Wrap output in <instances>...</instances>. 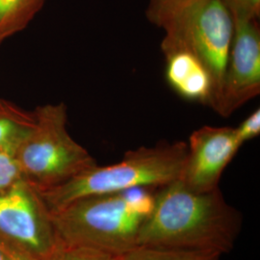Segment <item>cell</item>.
<instances>
[{
  "instance_id": "obj_4",
  "label": "cell",
  "mask_w": 260,
  "mask_h": 260,
  "mask_svg": "<svg viewBox=\"0 0 260 260\" xmlns=\"http://www.w3.org/2000/svg\"><path fill=\"white\" fill-rule=\"evenodd\" d=\"M33 112L35 125L15 152L22 179L45 191L98 165L68 132L64 103L47 104Z\"/></svg>"
},
{
  "instance_id": "obj_17",
  "label": "cell",
  "mask_w": 260,
  "mask_h": 260,
  "mask_svg": "<svg viewBox=\"0 0 260 260\" xmlns=\"http://www.w3.org/2000/svg\"><path fill=\"white\" fill-rule=\"evenodd\" d=\"M236 134L242 145L250 140L254 139L260 134V109L251 113L241 123L235 127Z\"/></svg>"
},
{
  "instance_id": "obj_8",
  "label": "cell",
  "mask_w": 260,
  "mask_h": 260,
  "mask_svg": "<svg viewBox=\"0 0 260 260\" xmlns=\"http://www.w3.org/2000/svg\"><path fill=\"white\" fill-rule=\"evenodd\" d=\"M241 147L235 127L205 125L195 130L187 143L180 180L195 192L218 189L223 171Z\"/></svg>"
},
{
  "instance_id": "obj_6",
  "label": "cell",
  "mask_w": 260,
  "mask_h": 260,
  "mask_svg": "<svg viewBox=\"0 0 260 260\" xmlns=\"http://www.w3.org/2000/svg\"><path fill=\"white\" fill-rule=\"evenodd\" d=\"M0 238L36 260L45 258L59 242L47 205L24 179L0 192Z\"/></svg>"
},
{
  "instance_id": "obj_3",
  "label": "cell",
  "mask_w": 260,
  "mask_h": 260,
  "mask_svg": "<svg viewBox=\"0 0 260 260\" xmlns=\"http://www.w3.org/2000/svg\"><path fill=\"white\" fill-rule=\"evenodd\" d=\"M187 143H161L127 151L120 162L95 165L60 185L39 191L49 212L75 201L127 191L133 188H159L180 179Z\"/></svg>"
},
{
  "instance_id": "obj_12",
  "label": "cell",
  "mask_w": 260,
  "mask_h": 260,
  "mask_svg": "<svg viewBox=\"0 0 260 260\" xmlns=\"http://www.w3.org/2000/svg\"><path fill=\"white\" fill-rule=\"evenodd\" d=\"M220 257L218 253L206 251L137 247L121 255V260H220Z\"/></svg>"
},
{
  "instance_id": "obj_9",
  "label": "cell",
  "mask_w": 260,
  "mask_h": 260,
  "mask_svg": "<svg viewBox=\"0 0 260 260\" xmlns=\"http://www.w3.org/2000/svg\"><path fill=\"white\" fill-rule=\"evenodd\" d=\"M165 56V77L176 93L190 102L212 107L215 98L212 76L204 64L189 51L177 49Z\"/></svg>"
},
{
  "instance_id": "obj_7",
  "label": "cell",
  "mask_w": 260,
  "mask_h": 260,
  "mask_svg": "<svg viewBox=\"0 0 260 260\" xmlns=\"http://www.w3.org/2000/svg\"><path fill=\"white\" fill-rule=\"evenodd\" d=\"M234 19V33L221 92L214 110L229 117L260 93L258 19Z\"/></svg>"
},
{
  "instance_id": "obj_16",
  "label": "cell",
  "mask_w": 260,
  "mask_h": 260,
  "mask_svg": "<svg viewBox=\"0 0 260 260\" xmlns=\"http://www.w3.org/2000/svg\"><path fill=\"white\" fill-rule=\"evenodd\" d=\"M233 19H259L260 0H221Z\"/></svg>"
},
{
  "instance_id": "obj_11",
  "label": "cell",
  "mask_w": 260,
  "mask_h": 260,
  "mask_svg": "<svg viewBox=\"0 0 260 260\" xmlns=\"http://www.w3.org/2000/svg\"><path fill=\"white\" fill-rule=\"evenodd\" d=\"M46 0H0V44L27 26Z\"/></svg>"
},
{
  "instance_id": "obj_2",
  "label": "cell",
  "mask_w": 260,
  "mask_h": 260,
  "mask_svg": "<svg viewBox=\"0 0 260 260\" xmlns=\"http://www.w3.org/2000/svg\"><path fill=\"white\" fill-rule=\"evenodd\" d=\"M157 189V188H156ZM155 188L93 196L50 212L58 241L123 255L138 247L154 205Z\"/></svg>"
},
{
  "instance_id": "obj_14",
  "label": "cell",
  "mask_w": 260,
  "mask_h": 260,
  "mask_svg": "<svg viewBox=\"0 0 260 260\" xmlns=\"http://www.w3.org/2000/svg\"><path fill=\"white\" fill-rule=\"evenodd\" d=\"M189 1L191 0H149L146 10L147 18L151 23L160 27L169 17Z\"/></svg>"
},
{
  "instance_id": "obj_13",
  "label": "cell",
  "mask_w": 260,
  "mask_h": 260,
  "mask_svg": "<svg viewBox=\"0 0 260 260\" xmlns=\"http://www.w3.org/2000/svg\"><path fill=\"white\" fill-rule=\"evenodd\" d=\"M42 260H121V255L58 242L53 251Z\"/></svg>"
},
{
  "instance_id": "obj_5",
  "label": "cell",
  "mask_w": 260,
  "mask_h": 260,
  "mask_svg": "<svg viewBox=\"0 0 260 260\" xmlns=\"http://www.w3.org/2000/svg\"><path fill=\"white\" fill-rule=\"evenodd\" d=\"M163 54L182 49L196 56L212 76L213 105L219 99L234 33L233 15L221 0H191L162 24Z\"/></svg>"
},
{
  "instance_id": "obj_1",
  "label": "cell",
  "mask_w": 260,
  "mask_h": 260,
  "mask_svg": "<svg viewBox=\"0 0 260 260\" xmlns=\"http://www.w3.org/2000/svg\"><path fill=\"white\" fill-rule=\"evenodd\" d=\"M241 228V213L225 202L219 188L200 193L177 179L155 190L138 247L222 255L233 250Z\"/></svg>"
},
{
  "instance_id": "obj_18",
  "label": "cell",
  "mask_w": 260,
  "mask_h": 260,
  "mask_svg": "<svg viewBox=\"0 0 260 260\" xmlns=\"http://www.w3.org/2000/svg\"><path fill=\"white\" fill-rule=\"evenodd\" d=\"M0 260H36L0 238Z\"/></svg>"
},
{
  "instance_id": "obj_10",
  "label": "cell",
  "mask_w": 260,
  "mask_h": 260,
  "mask_svg": "<svg viewBox=\"0 0 260 260\" xmlns=\"http://www.w3.org/2000/svg\"><path fill=\"white\" fill-rule=\"evenodd\" d=\"M35 122L34 112L23 111L0 100V151L15 153Z\"/></svg>"
},
{
  "instance_id": "obj_15",
  "label": "cell",
  "mask_w": 260,
  "mask_h": 260,
  "mask_svg": "<svg viewBox=\"0 0 260 260\" xmlns=\"http://www.w3.org/2000/svg\"><path fill=\"white\" fill-rule=\"evenodd\" d=\"M22 179L18 160L15 153L0 151V192Z\"/></svg>"
}]
</instances>
